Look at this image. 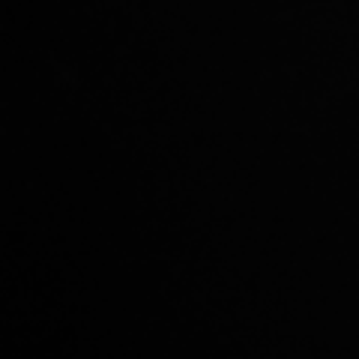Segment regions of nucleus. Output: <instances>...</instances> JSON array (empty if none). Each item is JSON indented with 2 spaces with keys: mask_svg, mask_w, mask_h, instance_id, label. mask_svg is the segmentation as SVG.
<instances>
[]
</instances>
